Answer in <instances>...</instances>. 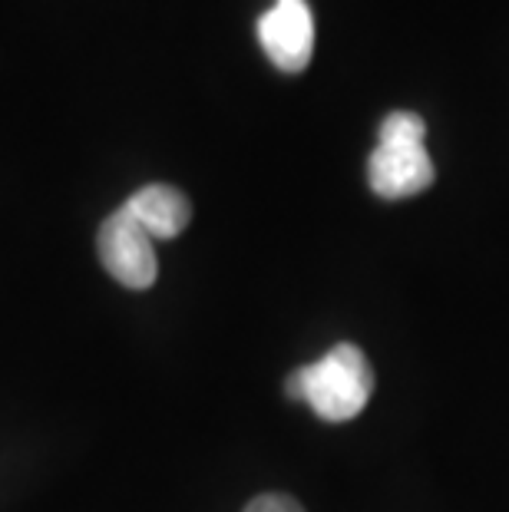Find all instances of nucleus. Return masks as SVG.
<instances>
[{
    "instance_id": "20e7f679",
    "label": "nucleus",
    "mask_w": 509,
    "mask_h": 512,
    "mask_svg": "<svg viewBox=\"0 0 509 512\" xmlns=\"http://www.w3.org/2000/svg\"><path fill=\"white\" fill-rule=\"evenodd\" d=\"M258 40L268 60L285 73H301L314 50V20L308 0H278L258 17Z\"/></svg>"
},
{
    "instance_id": "7ed1b4c3",
    "label": "nucleus",
    "mask_w": 509,
    "mask_h": 512,
    "mask_svg": "<svg viewBox=\"0 0 509 512\" xmlns=\"http://www.w3.org/2000/svg\"><path fill=\"white\" fill-rule=\"evenodd\" d=\"M96 252H100L103 268L119 281L123 288L143 291L156 281L159 261L153 252V238L143 232L133 215L123 205L100 225L96 235Z\"/></svg>"
},
{
    "instance_id": "39448f33",
    "label": "nucleus",
    "mask_w": 509,
    "mask_h": 512,
    "mask_svg": "<svg viewBox=\"0 0 509 512\" xmlns=\"http://www.w3.org/2000/svg\"><path fill=\"white\" fill-rule=\"evenodd\" d=\"M123 209L133 215V219L143 225V232L159 242H169V238L182 235L192 222V205L179 189L172 185H143L139 192H133L123 202Z\"/></svg>"
},
{
    "instance_id": "423d86ee",
    "label": "nucleus",
    "mask_w": 509,
    "mask_h": 512,
    "mask_svg": "<svg viewBox=\"0 0 509 512\" xmlns=\"http://www.w3.org/2000/svg\"><path fill=\"white\" fill-rule=\"evenodd\" d=\"M245 512H305V506L285 493H265V496H255L252 503L245 506Z\"/></svg>"
},
{
    "instance_id": "f257e3e1",
    "label": "nucleus",
    "mask_w": 509,
    "mask_h": 512,
    "mask_svg": "<svg viewBox=\"0 0 509 512\" xmlns=\"http://www.w3.org/2000/svg\"><path fill=\"white\" fill-rule=\"evenodd\" d=\"M285 394L305 400L328 423L354 420L374 394V367L357 344H338L314 364L298 367L288 377Z\"/></svg>"
},
{
    "instance_id": "f03ea898",
    "label": "nucleus",
    "mask_w": 509,
    "mask_h": 512,
    "mask_svg": "<svg viewBox=\"0 0 509 512\" xmlns=\"http://www.w3.org/2000/svg\"><path fill=\"white\" fill-rule=\"evenodd\" d=\"M427 123L397 110L381 123V143L367 159V182L381 199H410L433 185V159L424 149Z\"/></svg>"
}]
</instances>
